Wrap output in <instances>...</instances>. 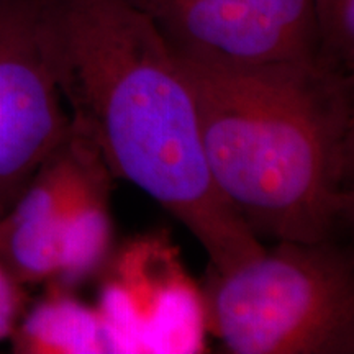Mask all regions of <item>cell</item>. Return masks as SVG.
I'll use <instances>...</instances> for the list:
<instances>
[{
  "instance_id": "6da1fadb",
  "label": "cell",
  "mask_w": 354,
  "mask_h": 354,
  "mask_svg": "<svg viewBox=\"0 0 354 354\" xmlns=\"http://www.w3.org/2000/svg\"><path fill=\"white\" fill-rule=\"evenodd\" d=\"M71 130L198 241L220 274L266 248L220 194L192 91L149 19L125 0H46Z\"/></svg>"
},
{
  "instance_id": "7a4b0ae2",
  "label": "cell",
  "mask_w": 354,
  "mask_h": 354,
  "mask_svg": "<svg viewBox=\"0 0 354 354\" xmlns=\"http://www.w3.org/2000/svg\"><path fill=\"white\" fill-rule=\"evenodd\" d=\"M174 56L212 179L251 233L338 241L354 220V74L320 57L227 66Z\"/></svg>"
},
{
  "instance_id": "3957f363",
  "label": "cell",
  "mask_w": 354,
  "mask_h": 354,
  "mask_svg": "<svg viewBox=\"0 0 354 354\" xmlns=\"http://www.w3.org/2000/svg\"><path fill=\"white\" fill-rule=\"evenodd\" d=\"M205 300L230 353H354V259L338 241H277L232 272L214 271Z\"/></svg>"
},
{
  "instance_id": "277c9868",
  "label": "cell",
  "mask_w": 354,
  "mask_h": 354,
  "mask_svg": "<svg viewBox=\"0 0 354 354\" xmlns=\"http://www.w3.org/2000/svg\"><path fill=\"white\" fill-rule=\"evenodd\" d=\"M73 135L46 0H0V212Z\"/></svg>"
},
{
  "instance_id": "5b68a950",
  "label": "cell",
  "mask_w": 354,
  "mask_h": 354,
  "mask_svg": "<svg viewBox=\"0 0 354 354\" xmlns=\"http://www.w3.org/2000/svg\"><path fill=\"white\" fill-rule=\"evenodd\" d=\"M172 53L227 66L317 59L312 0H125Z\"/></svg>"
},
{
  "instance_id": "8992f818",
  "label": "cell",
  "mask_w": 354,
  "mask_h": 354,
  "mask_svg": "<svg viewBox=\"0 0 354 354\" xmlns=\"http://www.w3.org/2000/svg\"><path fill=\"white\" fill-rule=\"evenodd\" d=\"M323 63L354 74V0H312Z\"/></svg>"
},
{
  "instance_id": "52a82bcc",
  "label": "cell",
  "mask_w": 354,
  "mask_h": 354,
  "mask_svg": "<svg viewBox=\"0 0 354 354\" xmlns=\"http://www.w3.org/2000/svg\"><path fill=\"white\" fill-rule=\"evenodd\" d=\"M17 282L0 264V339L12 336L19 325L20 310L24 307V292Z\"/></svg>"
},
{
  "instance_id": "ba28073f",
  "label": "cell",
  "mask_w": 354,
  "mask_h": 354,
  "mask_svg": "<svg viewBox=\"0 0 354 354\" xmlns=\"http://www.w3.org/2000/svg\"><path fill=\"white\" fill-rule=\"evenodd\" d=\"M0 218H2V212H0Z\"/></svg>"
}]
</instances>
